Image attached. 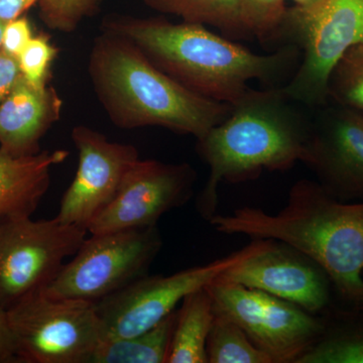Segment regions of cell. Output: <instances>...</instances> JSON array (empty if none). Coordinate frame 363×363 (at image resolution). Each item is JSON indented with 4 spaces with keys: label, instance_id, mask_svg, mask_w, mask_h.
I'll use <instances>...</instances> for the list:
<instances>
[{
    "label": "cell",
    "instance_id": "cell-24",
    "mask_svg": "<svg viewBox=\"0 0 363 363\" xmlns=\"http://www.w3.org/2000/svg\"><path fill=\"white\" fill-rule=\"evenodd\" d=\"M101 0H39L40 16L48 28L70 33L85 18L95 16Z\"/></svg>",
    "mask_w": 363,
    "mask_h": 363
},
{
    "label": "cell",
    "instance_id": "cell-11",
    "mask_svg": "<svg viewBox=\"0 0 363 363\" xmlns=\"http://www.w3.org/2000/svg\"><path fill=\"white\" fill-rule=\"evenodd\" d=\"M195 182L190 164L140 159L124 177L111 204L91 222L88 233L157 226L162 215L188 202Z\"/></svg>",
    "mask_w": 363,
    "mask_h": 363
},
{
    "label": "cell",
    "instance_id": "cell-6",
    "mask_svg": "<svg viewBox=\"0 0 363 363\" xmlns=\"http://www.w3.org/2000/svg\"><path fill=\"white\" fill-rule=\"evenodd\" d=\"M18 363H89L102 341L96 305L39 292L6 310Z\"/></svg>",
    "mask_w": 363,
    "mask_h": 363
},
{
    "label": "cell",
    "instance_id": "cell-22",
    "mask_svg": "<svg viewBox=\"0 0 363 363\" xmlns=\"http://www.w3.org/2000/svg\"><path fill=\"white\" fill-rule=\"evenodd\" d=\"M328 100L363 113V44L350 48L332 69Z\"/></svg>",
    "mask_w": 363,
    "mask_h": 363
},
{
    "label": "cell",
    "instance_id": "cell-31",
    "mask_svg": "<svg viewBox=\"0 0 363 363\" xmlns=\"http://www.w3.org/2000/svg\"><path fill=\"white\" fill-rule=\"evenodd\" d=\"M355 307H357L358 310H360V311H363V292L362 296H360L359 300H358L357 304H355Z\"/></svg>",
    "mask_w": 363,
    "mask_h": 363
},
{
    "label": "cell",
    "instance_id": "cell-17",
    "mask_svg": "<svg viewBox=\"0 0 363 363\" xmlns=\"http://www.w3.org/2000/svg\"><path fill=\"white\" fill-rule=\"evenodd\" d=\"M215 319L213 302L206 288L183 298L169 345L167 363H206L207 341Z\"/></svg>",
    "mask_w": 363,
    "mask_h": 363
},
{
    "label": "cell",
    "instance_id": "cell-21",
    "mask_svg": "<svg viewBox=\"0 0 363 363\" xmlns=\"http://www.w3.org/2000/svg\"><path fill=\"white\" fill-rule=\"evenodd\" d=\"M297 363H363V322L327 330Z\"/></svg>",
    "mask_w": 363,
    "mask_h": 363
},
{
    "label": "cell",
    "instance_id": "cell-27",
    "mask_svg": "<svg viewBox=\"0 0 363 363\" xmlns=\"http://www.w3.org/2000/svg\"><path fill=\"white\" fill-rule=\"evenodd\" d=\"M21 76L18 59L0 50V104Z\"/></svg>",
    "mask_w": 363,
    "mask_h": 363
},
{
    "label": "cell",
    "instance_id": "cell-16",
    "mask_svg": "<svg viewBox=\"0 0 363 363\" xmlns=\"http://www.w3.org/2000/svg\"><path fill=\"white\" fill-rule=\"evenodd\" d=\"M68 156L65 150L20 157L0 152V223L32 216L49 190L52 167Z\"/></svg>",
    "mask_w": 363,
    "mask_h": 363
},
{
    "label": "cell",
    "instance_id": "cell-20",
    "mask_svg": "<svg viewBox=\"0 0 363 363\" xmlns=\"http://www.w3.org/2000/svg\"><path fill=\"white\" fill-rule=\"evenodd\" d=\"M206 351L210 363H274L238 324L216 314Z\"/></svg>",
    "mask_w": 363,
    "mask_h": 363
},
{
    "label": "cell",
    "instance_id": "cell-2",
    "mask_svg": "<svg viewBox=\"0 0 363 363\" xmlns=\"http://www.w3.org/2000/svg\"><path fill=\"white\" fill-rule=\"evenodd\" d=\"M231 105L228 116L197 140L198 152L209 167L197 209L208 221L216 214L223 182L242 183L264 171H286L307 157L313 118L283 86L248 88Z\"/></svg>",
    "mask_w": 363,
    "mask_h": 363
},
{
    "label": "cell",
    "instance_id": "cell-9",
    "mask_svg": "<svg viewBox=\"0 0 363 363\" xmlns=\"http://www.w3.org/2000/svg\"><path fill=\"white\" fill-rule=\"evenodd\" d=\"M82 227L30 217L0 223V306L6 310L42 292L58 276L65 259L85 240Z\"/></svg>",
    "mask_w": 363,
    "mask_h": 363
},
{
    "label": "cell",
    "instance_id": "cell-12",
    "mask_svg": "<svg viewBox=\"0 0 363 363\" xmlns=\"http://www.w3.org/2000/svg\"><path fill=\"white\" fill-rule=\"evenodd\" d=\"M71 135L78 150V169L62 198L56 218L87 230L93 219L114 199L140 155L133 145L111 142L85 125L75 126Z\"/></svg>",
    "mask_w": 363,
    "mask_h": 363
},
{
    "label": "cell",
    "instance_id": "cell-15",
    "mask_svg": "<svg viewBox=\"0 0 363 363\" xmlns=\"http://www.w3.org/2000/svg\"><path fill=\"white\" fill-rule=\"evenodd\" d=\"M62 106L54 87L38 89L21 75L0 104V152L16 157L39 154L40 140L59 121Z\"/></svg>",
    "mask_w": 363,
    "mask_h": 363
},
{
    "label": "cell",
    "instance_id": "cell-7",
    "mask_svg": "<svg viewBox=\"0 0 363 363\" xmlns=\"http://www.w3.org/2000/svg\"><path fill=\"white\" fill-rule=\"evenodd\" d=\"M162 247L157 226L91 234L42 292L99 302L147 276Z\"/></svg>",
    "mask_w": 363,
    "mask_h": 363
},
{
    "label": "cell",
    "instance_id": "cell-14",
    "mask_svg": "<svg viewBox=\"0 0 363 363\" xmlns=\"http://www.w3.org/2000/svg\"><path fill=\"white\" fill-rule=\"evenodd\" d=\"M217 279L271 294L312 314L322 311L330 297V279L321 267L304 253L277 240L229 267Z\"/></svg>",
    "mask_w": 363,
    "mask_h": 363
},
{
    "label": "cell",
    "instance_id": "cell-26",
    "mask_svg": "<svg viewBox=\"0 0 363 363\" xmlns=\"http://www.w3.org/2000/svg\"><path fill=\"white\" fill-rule=\"evenodd\" d=\"M33 37L30 21L26 16H21L6 23L0 50L18 59Z\"/></svg>",
    "mask_w": 363,
    "mask_h": 363
},
{
    "label": "cell",
    "instance_id": "cell-29",
    "mask_svg": "<svg viewBox=\"0 0 363 363\" xmlns=\"http://www.w3.org/2000/svg\"><path fill=\"white\" fill-rule=\"evenodd\" d=\"M39 0H0V21L9 23L21 18Z\"/></svg>",
    "mask_w": 363,
    "mask_h": 363
},
{
    "label": "cell",
    "instance_id": "cell-18",
    "mask_svg": "<svg viewBox=\"0 0 363 363\" xmlns=\"http://www.w3.org/2000/svg\"><path fill=\"white\" fill-rule=\"evenodd\" d=\"M176 319L177 310L143 333L101 341L89 363H167Z\"/></svg>",
    "mask_w": 363,
    "mask_h": 363
},
{
    "label": "cell",
    "instance_id": "cell-32",
    "mask_svg": "<svg viewBox=\"0 0 363 363\" xmlns=\"http://www.w3.org/2000/svg\"><path fill=\"white\" fill-rule=\"evenodd\" d=\"M4 26H6V23L0 21V48H1L2 35H4Z\"/></svg>",
    "mask_w": 363,
    "mask_h": 363
},
{
    "label": "cell",
    "instance_id": "cell-10",
    "mask_svg": "<svg viewBox=\"0 0 363 363\" xmlns=\"http://www.w3.org/2000/svg\"><path fill=\"white\" fill-rule=\"evenodd\" d=\"M206 289L215 314L238 324L274 363H297L323 333L314 314L271 294L217 279Z\"/></svg>",
    "mask_w": 363,
    "mask_h": 363
},
{
    "label": "cell",
    "instance_id": "cell-4",
    "mask_svg": "<svg viewBox=\"0 0 363 363\" xmlns=\"http://www.w3.org/2000/svg\"><path fill=\"white\" fill-rule=\"evenodd\" d=\"M88 73L109 118L124 130L160 126L199 140L233 107L188 90L130 40L111 33L95 40Z\"/></svg>",
    "mask_w": 363,
    "mask_h": 363
},
{
    "label": "cell",
    "instance_id": "cell-28",
    "mask_svg": "<svg viewBox=\"0 0 363 363\" xmlns=\"http://www.w3.org/2000/svg\"><path fill=\"white\" fill-rule=\"evenodd\" d=\"M0 363H18L6 310L0 306Z\"/></svg>",
    "mask_w": 363,
    "mask_h": 363
},
{
    "label": "cell",
    "instance_id": "cell-25",
    "mask_svg": "<svg viewBox=\"0 0 363 363\" xmlns=\"http://www.w3.org/2000/svg\"><path fill=\"white\" fill-rule=\"evenodd\" d=\"M57 54L58 49L45 33L33 35L18 57L21 75L38 89L47 87L50 69Z\"/></svg>",
    "mask_w": 363,
    "mask_h": 363
},
{
    "label": "cell",
    "instance_id": "cell-23",
    "mask_svg": "<svg viewBox=\"0 0 363 363\" xmlns=\"http://www.w3.org/2000/svg\"><path fill=\"white\" fill-rule=\"evenodd\" d=\"M286 0H240V20L245 35L260 42L277 40L285 21Z\"/></svg>",
    "mask_w": 363,
    "mask_h": 363
},
{
    "label": "cell",
    "instance_id": "cell-30",
    "mask_svg": "<svg viewBox=\"0 0 363 363\" xmlns=\"http://www.w3.org/2000/svg\"><path fill=\"white\" fill-rule=\"evenodd\" d=\"M292 1L295 4L294 6L298 7V9H308V7L314 6L319 0H292Z\"/></svg>",
    "mask_w": 363,
    "mask_h": 363
},
{
    "label": "cell",
    "instance_id": "cell-3",
    "mask_svg": "<svg viewBox=\"0 0 363 363\" xmlns=\"http://www.w3.org/2000/svg\"><path fill=\"white\" fill-rule=\"evenodd\" d=\"M215 230L286 243L314 260L341 296L357 304L363 292V201L336 199L319 182L298 180L278 213L245 206L209 219Z\"/></svg>",
    "mask_w": 363,
    "mask_h": 363
},
{
    "label": "cell",
    "instance_id": "cell-5",
    "mask_svg": "<svg viewBox=\"0 0 363 363\" xmlns=\"http://www.w3.org/2000/svg\"><path fill=\"white\" fill-rule=\"evenodd\" d=\"M277 40L302 52L284 90L308 108H319L328 102L334 65L350 48L363 44V0H319L308 9L291 7Z\"/></svg>",
    "mask_w": 363,
    "mask_h": 363
},
{
    "label": "cell",
    "instance_id": "cell-13",
    "mask_svg": "<svg viewBox=\"0 0 363 363\" xmlns=\"http://www.w3.org/2000/svg\"><path fill=\"white\" fill-rule=\"evenodd\" d=\"M312 121L304 162L336 199L363 201V113L334 104Z\"/></svg>",
    "mask_w": 363,
    "mask_h": 363
},
{
    "label": "cell",
    "instance_id": "cell-1",
    "mask_svg": "<svg viewBox=\"0 0 363 363\" xmlns=\"http://www.w3.org/2000/svg\"><path fill=\"white\" fill-rule=\"evenodd\" d=\"M102 32L130 40L160 70L200 96L233 104L248 89L247 83L259 80L272 87L292 78L302 52L285 45L269 55L210 32L198 23H174L162 18L111 16Z\"/></svg>",
    "mask_w": 363,
    "mask_h": 363
},
{
    "label": "cell",
    "instance_id": "cell-19",
    "mask_svg": "<svg viewBox=\"0 0 363 363\" xmlns=\"http://www.w3.org/2000/svg\"><path fill=\"white\" fill-rule=\"evenodd\" d=\"M161 13L179 16L185 23L211 26L235 39L247 37L240 20V0H143Z\"/></svg>",
    "mask_w": 363,
    "mask_h": 363
},
{
    "label": "cell",
    "instance_id": "cell-8",
    "mask_svg": "<svg viewBox=\"0 0 363 363\" xmlns=\"http://www.w3.org/2000/svg\"><path fill=\"white\" fill-rule=\"evenodd\" d=\"M272 240H253L227 257L171 276H145L95 303L102 341L130 337L150 330L175 311L189 294L206 288L222 272L266 250Z\"/></svg>",
    "mask_w": 363,
    "mask_h": 363
}]
</instances>
